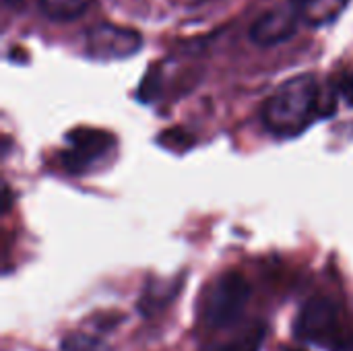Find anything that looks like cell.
I'll list each match as a JSON object with an SVG mask.
<instances>
[{
  "instance_id": "4",
  "label": "cell",
  "mask_w": 353,
  "mask_h": 351,
  "mask_svg": "<svg viewBox=\"0 0 353 351\" xmlns=\"http://www.w3.org/2000/svg\"><path fill=\"white\" fill-rule=\"evenodd\" d=\"M143 46V37L139 31L114 23L93 25L85 33V50L87 56L99 62L126 60L134 56Z\"/></svg>"
},
{
  "instance_id": "12",
  "label": "cell",
  "mask_w": 353,
  "mask_h": 351,
  "mask_svg": "<svg viewBox=\"0 0 353 351\" xmlns=\"http://www.w3.org/2000/svg\"><path fill=\"white\" fill-rule=\"evenodd\" d=\"M337 95L350 106L353 108V70H347L339 77L337 81Z\"/></svg>"
},
{
  "instance_id": "1",
  "label": "cell",
  "mask_w": 353,
  "mask_h": 351,
  "mask_svg": "<svg viewBox=\"0 0 353 351\" xmlns=\"http://www.w3.org/2000/svg\"><path fill=\"white\" fill-rule=\"evenodd\" d=\"M323 103V89L316 74L304 72L292 77L265 101V128L275 137H298L312 126L316 118L329 114Z\"/></svg>"
},
{
  "instance_id": "7",
  "label": "cell",
  "mask_w": 353,
  "mask_h": 351,
  "mask_svg": "<svg viewBox=\"0 0 353 351\" xmlns=\"http://www.w3.org/2000/svg\"><path fill=\"white\" fill-rule=\"evenodd\" d=\"M180 290V279L174 281H149L141 300H139V310L143 317H153L161 312L176 296Z\"/></svg>"
},
{
  "instance_id": "11",
  "label": "cell",
  "mask_w": 353,
  "mask_h": 351,
  "mask_svg": "<svg viewBox=\"0 0 353 351\" xmlns=\"http://www.w3.org/2000/svg\"><path fill=\"white\" fill-rule=\"evenodd\" d=\"M60 351H114V348L108 341H103V339H99L95 335L72 331L62 339Z\"/></svg>"
},
{
  "instance_id": "2",
  "label": "cell",
  "mask_w": 353,
  "mask_h": 351,
  "mask_svg": "<svg viewBox=\"0 0 353 351\" xmlns=\"http://www.w3.org/2000/svg\"><path fill=\"white\" fill-rule=\"evenodd\" d=\"M250 298H252V290L242 273L228 271L219 275L207 288L201 300L199 306L201 325L215 331L230 329L244 317Z\"/></svg>"
},
{
  "instance_id": "8",
  "label": "cell",
  "mask_w": 353,
  "mask_h": 351,
  "mask_svg": "<svg viewBox=\"0 0 353 351\" xmlns=\"http://www.w3.org/2000/svg\"><path fill=\"white\" fill-rule=\"evenodd\" d=\"M350 4V0H302L300 4H294L302 17L304 23L312 27H323L333 23Z\"/></svg>"
},
{
  "instance_id": "5",
  "label": "cell",
  "mask_w": 353,
  "mask_h": 351,
  "mask_svg": "<svg viewBox=\"0 0 353 351\" xmlns=\"http://www.w3.org/2000/svg\"><path fill=\"white\" fill-rule=\"evenodd\" d=\"M116 145V139L97 128H74L66 134V151L62 153L64 170L68 172H85L93 163H97L103 155H108Z\"/></svg>"
},
{
  "instance_id": "13",
  "label": "cell",
  "mask_w": 353,
  "mask_h": 351,
  "mask_svg": "<svg viewBox=\"0 0 353 351\" xmlns=\"http://www.w3.org/2000/svg\"><path fill=\"white\" fill-rule=\"evenodd\" d=\"M281 351H304V350H300V348H283Z\"/></svg>"
},
{
  "instance_id": "14",
  "label": "cell",
  "mask_w": 353,
  "mask_h": 351,
  "mask_svg": "<svg viewBox=\"0 0 353 351\" xmlns=\"http://www.w3.org/2000/svg\"><path fill=\"white\" fill-rule=\"evenodd\" d=\"M302 0H292V4H300Z\"/></svg>"
},
{
  "instance_id": "6",
  "label": "cell",
  "mask_w": 353,
  "mask_h": 351,
  "mask_svg": "<svg viewBox=\"0 0 353 351\" xmlns=\"http://www.w3.org/2000/svg\"><path fill=\"white\" fill-rule=\"evenodd\" d=\"M300 21H302V17L294 4L271 8L252 23L250 39L261 48L279 46V43H283L296 35Z\"/></svg>"
},
{
  "instance_id": "3",
  "label": "cell",
  "mask_w": 353,
  "mask_h": 351,
  "mask_svg": "<svg viewBox=\"0 0 353 351\" xmlns=\"http://www.w3.org/2000/svg\"><path fill=\"white\" fill-rule=\"evenodd\" d=\"M294 335L304 343L333 351L337 343L347 337V333L343 331L341 306L327 296L310 298L296 317Z\"/></svg>"
},
{
  "instance_id": "15",
  "label": "cell",
  "mask_w": 353,
  "mask_h": 351,
  "mask_svg": "<svg viewBox=\"0 0 353 351\" xmlns=\"http://www.w3.org/2000/svg\"><path fill=\"white\" fill-rule=\"evenodd\" d=\"M6 2H17V0H6Z\"/></svg>"
},
{
  "instance_id": "10",
  "label": "cell",
  "mask_w": 353,
  "mask_h": 351,
  "mask_svg": "<svg viewBox=\"0 0 353 351\" xmlns=\"http://www.w3.org/2000/svg\"><path fill=\"white\" fill-rule=\"evenodd\" d=\"M265 335H267V325L265 323H254L248 329L240 331L234 335V339L215 345L209 351H261L265 343Z\"/></svg>"
},
{
  "instance_id": "9",
  "label": "cell",
  "mask_w": 353,
  "mask_h": 351,
  "mask_svg": "<svg viewBox=\"0 0 353 351\" xmlns=\"http://www.w3.org/2000/svg\"><path fill=\"white\" fill-rule=\"evenodd\" d=\"M93 0H39V8L50 21H74L89 10Z\"/></svg>"
}]
</instances>
